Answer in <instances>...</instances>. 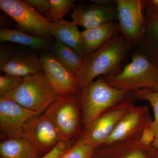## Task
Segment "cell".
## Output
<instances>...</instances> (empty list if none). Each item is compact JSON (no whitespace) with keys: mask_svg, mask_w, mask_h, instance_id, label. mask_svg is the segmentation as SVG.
I'll return each instance as SVG.
<instances>
[{"mask_svg":"<svg viewBox=\"0 0 158 158\" xmlns=\"http://www.w3.org/2000/svg\"><path fill=\"white\" fill-rule=\"evenodd\" d=\"M132 49L131 44L119 34L88 55L76 73L81 90L97 77L114 75L119 73L122 63Z\"/></svg>","mask_w":158,"mask_h":158,"instance_id":"cell-1","label":"cell"},{"mask_svg":"<svg viewBox=\"0 0 158 158\" xmlns=\"http://www.w3.org/2000/svg\"><path fill=\"white\" fill-rule=\"evenodd\" d=\"M103 77L110 86L120 90L132 92L148 88L158 92V66L136 51L131 62L119 73Z\"/></svg>","mask_w":158,"mask_h":158,"instance_id":"cell-2","label":"cell"},{"mask_svg":"<svg viewBox=\"0 0 158 158\" xmlns=\"http://www.w3.org/2000/svg\"><path fill=\"white\" fill-rule=\"evenodd\" d=\"M110 86L103 77H99L82 89L80 95L82 129L101 114L123 101L131 94Z\"/></svg>","mask_w":158,"mask_h":158,"instance_id":"cell-3","label":"cell"},{"mask_svg":"<svg viewBox=\"0 0 158 158\" xmlns=\"http://www.w3.org/2000/svg\"><path fill=\"white\" fill-rule=\"evenodd\" d=\"M5 97L41 114L60 96L52 88L42 71L23 78L19 86Z\"/></svg>","mask_w":158,"mask_h":158,"instance_id":"cell-4","label":"cell"},{"mask_svg":"<svg viewBox=\"0 0 158 158\" xmlns=\"http://www.w3.org/2000/svg\"><path fill=\"white\" fill-rule=\"evenodd\" d=\"M80 95L59 97L44 113L57 128L64 140L76 141L81 132Z\"/></svg>","mask_w":158,"mask_h":158,"instance_id":"cell-5","label":"cell"},{"mask_svg":"<svg viewBox=\"0 0 158 158\" xmlns=\"http://www.w3.org/2000/svg\"><path fill=\"white\" fill-rule=\"evenodd\" d=\"M132 93L123 101L108 109L82 130L76 144L85 143L95 148L103 145L122 118L135 106Z\"/></svg>","mask_w":158,"mask_h":158,"instance_id":"cell-6","label":"cell"},{"mask_svg":"<svg viewBox=\"0 0 158 158\" xmlns=\"http://www.w3.org/2000/svg\"><path fill=\"white\" fill-rule=\"evenodd\" d=\"M0 8L16 22V29L36 37L52 38L51 22L25 1L1 0Z\"/></svg>","mask_w":158,"mask_h":158,"instance_id":"cell-7","label":"cell"},{"mask_svg":"<svg viewBox=\"0 0 158 158\" xmlns=\"http://www.w3.org/2000/svg\"><path fill=\"white\" fill-rule=\"evenodd\" d=\"M119 34L135 49L145 34V13L143 0H116Z\"/></svg>","mask_w":158,"mask_h":158,"instance_id":"cell-8","label":"cell"},{"mask_svg":"<svg viewBox=\"0 0 158 158\" xmlns=\"http://www.w3.org/2000/svg\"><path fill=\"white\" fill-rule=\"evenodd\" d=\"M40 60L48 81L60 96L80 95L76 74L54 58L48 51H44L39 56Z\"/></svg>","mask_w":158,"mask_h":158,"instance_id":"cell-9","label":"cell"},{"mask_svg":"<svg viewBox=\"0 0 158 158\" xmlns=\"http://www.w3.org/2000/svg\"><path fill=\"white\" fill-rule=\"evenodd\" d=\"M23 138L43 156L53 149L59 141L65 140L44 114L35 116L26 123L24 126Z\"/></svg>","mask_w":158,"mask_h":158,"instance_id":"cell-10","label":"cell"},{"mask_svg":"<svg viewBox=\"0 0 158 158\" xmlns=\"http://www.w3.org/2000/svg\"><path fill=\"white\" fill-rule=\"evenodd\" d=\"M40 114L6 97H0V131L5 139L23 138L26 123Z\"/></svg>","mask_w":158,"mask_h":158,"instance_id":"cell-11","label":"cell"},{"mask_svg":"<svg viewBox=\"0 0 158 158\" xmlns=\"http://www.w3.org/2000/svg\"><path fill=\"white\" fill-rule=\"evenodd\" d=\"M152 121L147 106H134L122 118L103 145L116 141L140 139L144 130L150 126Z\"/></svg>","mask_w":158,"mask_h":158,"instance_id":"cell-12","label":"cell"},{"mask_svg":"<svg viewBox=\"0 0 158 158\" xmlns=\"http://www.w3.org/2000/svg\"><path fill=\"white\" fill-rule=\"evenodd\" d=\"M156 149L139 139L116 141L95 148L91 158H155Z\"/></svg>","mask_w":158,"mask_h":158,"instance_id":"cell-13","label":"cell"},{"mask_svg":"<svg viewBox=\"0 0 158 158\" xmlns=\"http://www.w3.org/2000/svg\"><path fill=\"white\" fill-rule=\"evenodd\" d=\"M73 22L85 30L97 27L117 19L116 7L91 3L76 6L71 14Z\"/></svg>","mask_w":158,"mask_h":158,"instance_id":"cell-14","label":"cell"},{"mask_svg":"<svg viewBox=\"0 0 158 158\" xmlns=\"http://www.w3.org/2000/svg\"><path fill=\"white\" fill-rule=\"evenodd\" d=\"M73 22L65 19L51 23L52 36L73 50L83 59L87 56L86 48L82 32Z\"/></svg>","mask_w":158,"mask_h":158,"instance_id":"cell-15","label":"cell"},{"mask_svg":"<svg viewBox=\"0 0 158 158\" xmlns=\"http://www.w3.org/2000/svg\"><path fill=\"white\" fill-rule=\"evenodd\" d=\"M0 70L6 74L23 78L42 71V67L35 53L19 51Z\"/></svg>","mask_w":158,"mask_h":158,"instance_id":"cell-16","label":"cell"},{"mask_svg":"<svg viewBox=\"0 0 158 158\" xmlns=\"http://www.w3.org/2000/svg\"><path fill=\"white\" fill-rule=\"evenodd\" d=\"M82 32L87 56L98 49L109 40L119 34L118 23H107Z\"/></svg>","mask_w":158,"mask_h":158,"instance_id":"cell-17","label":"cell"},{"mask_svg":"<svg viewBox=\"0 0 158 158\" xmlns=\"http://www.w3.org/2000/svg\"><path fill=\"white\" fill-rule=\"evenodd\" d=\"M0 42H12L36 50L48 51L54 41L52 38L33 36L17 29L0 30Z\"/></svg>","mask_w":158,"mask_h":158,"instance_id":"cell-18","label":"cell"},{"mask_svg":"<svg viewBox=\"0 0 158 158\" xmlns=\"http://www.w3.org/2000/svg\"><path fill=\"white\" fill-rule=\"evenodd\" d=\"M1 158H41L43 156L23 138L3 140L0 143Z\"/></svg>","mask_w":158,"mask_h":158,"instance_id":"cell-19","label":"cell"},{"mask_svg":"<svg viewBox=\"0 0 158 158\" xmlns=\"http://www.w3.org/2000/svg\"><path fill=\"white\" fill-rule=\"evenodd\" d=\"M145 22L144 39L135 51L144 54L158 66V22L145 13Z\"/></svg>","mask_w":158,"mask_h":158,"instance_id":"cell-20","label":"cell"},{"mask_svg":"<svg viewBox=\"0 0 158 158\" xmlns=\"http://www.w3.org/2000/svg\"><path fill=\"white\" fill-rule=\"evenodd\" d=\"M48 51L54 58L76 74L81 68L84 59L73 50L58 40H55Z\"/></svg>","mask_w":158,"mask_h":158,"instance_id":"cell-21","label":"cell"},{"mask_svg":"<svg viewBox=\"0 0 158 158\" xmlns=\"http://www.w3.org/2000/svg\"><path fill=\"white\" fill-rule=\"evenodd\" d=\"M134 98L141 100L147 101L152 107L154 114V119L152 122L150 127L155 134V140L152 146L156 149L158 148V92L151 89H140L132 92Z\"/></svg>","mask_w":158,"mask_h":158,"instance_id":"cell-22","label":"cell"},{"mask_svg":"<svg viewBox=\"0 0 158 158\" xmlns=\"http://www.w3.org/2000/svg\"><path fill=\"white\" fill-rule=\"evenodd\" d=\"M51 7L47 18L51 23L64 19L63 18L73 10L75 2L73 0H49Z\"/></svg>","mask_w":158,"mask_h":158,"instance_id":"cell-23","label":"cell"},{"mask_svg":"<svg viewBox=\"0 0 158 158\" xmlns=\"http://www.w3.org/2000/svg\"><path fill=\"white\" fill-rule=\"evenodd\" d=\"M95 148L85 143H74L60 158H91Z\"/></svg>","mask_w":158,"mask_h":158,"instance_id":"cell-24","label":"cell"},{"mask_svg":"<svg viewBox=\"0 0 158 158\" xmlns=\"http://www.w3.org/2000/svg\"><path fill=\"white\" fill-rule=\"evenodd\" d=\"M21 77L6 74L0 76V96H5L14 91L23 81Z\"/></svg>","mask_w":158,"mask_h":158,"instance_id":"cell-25","label":"cell"},{"mask_svg":"<svg viewBox=\"0 0 158 158\" xmlns=\"http://www.w3.org/2000/svg\"><path fill=\"white\" fill-rule=\"evenodd\" d=\"M75 143L74 141L62 140L53 149L41 158H60Z\"/></svg>","mask_w":158,"mask_h":158,"instance_id":"cell-26","label":"cell"},{"mask_svg":"<svg viewBox=\"0 0 158 158\" xmlns=\"http://www.w3.org/2000/svg\"><path fill=\"white\" fill-rule=\"evenodd\" d=\"M19 51L14 46L2 44L0 46V68L5 65Z\"/></svg>","mask_w":158,"mask_h":158,"instance_id":"cell-27","label":"cell"},{"mask_svg":"<svg viewBox=\"0 0 158 158\" xmlns=\"http://www.w3.org/2000/svg\"><path fill=\"white\" fill-rule=\"evenodd\" d=\"M30 6L33 7L42 15L46 17L50 9L51 4L48 0H25Z\"/></svg>","mask_w":158,"mask_h":158,"instance_id":"cell-28","label":"cell"},{"mask_svg":"<svg viewBox=\"0 0 158 158\" xmlns=\"http://www.w3.org/2000/svg\"><path fill=\"white\" fill-rule=\"evenodd\" d=\"M143 4L145 13L158 22V0H143Z\"/></svg>","mask_w":158,"mask_h":158,"instance_id":"cell-29","label":"cell"},{"mask_svg":"<svg viewBox=\"0 0 158 158\" xmlns=\"http://www.w3.org/2000/svg\"><path fill=\"white\" fill-rule=\"evenodd\" d=\"M139 140L141 144L145 146L152 145L155 140V134L150 127L144 130Z\"/></svg>","mask_w":158,"mask_h":158,"instance_id":"cell-30","label":"cell"},{"mask_svg":"<svg viewBox=\"0 0 158 158\" xmlns=\"http://www.w3.org/2000/svg\"><path fill=\"white\" fill-rule=\"evenodd\" d=\"M90 2L91 3L102 5V6H114V3L116 4V2L114 1H109V0H91Z\"/></svg>","mask_w":158,"mask_h":158,"instance_id":"cell-31","label":"cell"},{"mask_svg":"<svg viewBox=\"0 0 158 158\" xmlns=\"http://www.w3.org/2000/svg\"><path fill=\"white\" fill-rule=\"evenodd\" d=\"M8 18L3 15H1V27H3V29H8V26H10L11 23L9 20Z\"/></svg>","mask_w":158,"mask_h":158,"instance_id":"cell-32","label":"cell"},{"mask_svg":"<svg viewBox=\"0 0 158 158\" xmlns=\"http://www.w3.org/2000/svg\"><path fill=\"white\" fill-rule=\"evenodd\" d=\"M155 158H158V149H156Z\"/></svg>","mask_w":158,"mask_h":158,"instance_id":"cell-33","label":"cell"}]
</instances>
